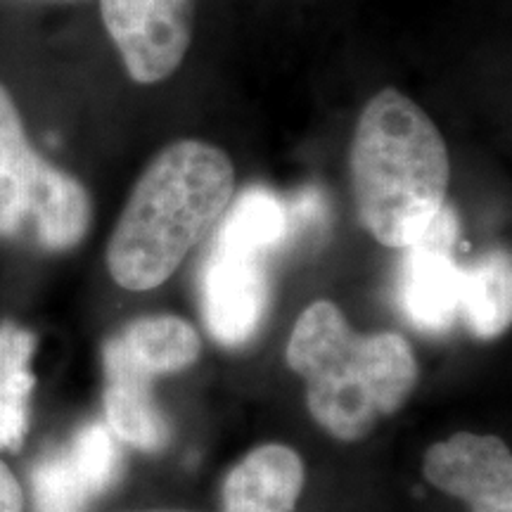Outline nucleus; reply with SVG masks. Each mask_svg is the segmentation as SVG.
I'll return each instance as SVG.
<instances>
[{
	"label": "nucleus",
	"mask_w": 512,
	"mask_h": 512,
	"mask_svg": "<svg viewBox=\"0 0 512 512\" xmlns=\"http://www.w3.org/2000/svg\"><path fill=\"white\" fill-rule=\"evenodd\" d=\"M235 195L233 162L204 140H176L145 166L107 245L114 283L131 292L159 287Z\"/></svg>",
	"instance_id": "1"
},
{
	"label": "nucleus",
	"mask_w": 512,
	"mask_h": 512,
	"mask_svg": "<svg viewBox=\"0 0 512 512\" xmlns=\"http://www.w3.org/2000/svg\"><path fill=\"white\" fill-rule=\"evenodd\" d=\"M287 245V204L268 188L240 192L221 216L200 271V306L223 347H242L261 328L271 306L268 256Z\"/></svg>",
	"instance_id": "4"
},
{
	"label": "nucleus",
	"mask_w": 512,
	"mask_h": 512,
	"mask_svg": "<svg viewBox=\"0 0 512 512\" xmlns=\"http://www.w3.org/2000/svg\"><path fill=\"white\" fill-rule=\"evenodd\" d=\"M287 363L306 380L313 420L342 441L363 439L399 411L418 382L411 344L396 332L358 335L330 302H313L294 325Z\"/></svg>",
	"instance_id": "3"
},
{
	"label": "nucleus",
	"mask_w": 512,
	"mask_h": 512,
	"mask_svg": "<svg viewBox=\"0 0 512 512\" xmlns=\"http://www.w3.org/2000/svg\"><path fill=\"white\" fill-rule=\"evenodd\" d=\"M458 230L456 211L444 207L425 233L406 247L399 299L406 318L422 332H444L460 316L465 268L453 259Z\"/></svg>",
	"instance_id": "8"
},
{
	"label": "nucleus",
	"mask_w": 512,
	"mask_h": 512,
	"mask_svg": "<svg viewBox=\"0 0 512 512\" xmlns=\"http://www.w3.org/2000/svg\"><path fill=\"white\" fill-rule=\"evenodd\" d=\"M91 216L88 190L31 145L22 114L0 83V238L67 252L86 238Z\"/></svg>",
	"instance_id": "5"
},
{
	"label": "nucleus",
	"mask_w": 512,
	"mask_h": 512,
	"mask_svg": "<svg viewBox=\"0 0 512 512\" xmlns=\"http://www.w3.org/2000/svg\"><path fill=\"white\" fill-rule=\"evenodd\" d=\"M121 441L105 420L79 427L72 439L31 465L29 484L36 512H83L121 477Z\"/></svg>",
	"instance_id": "7"
},
{
	"label": "nucleus",
	"mask_w": 512,
	"mask_h": 512,
	"mask_svg": "<svg viewBox=\"0 0 512 512\" xmlns=\"http://www.w3.org/2000/svg\"><path fill=\"white\" fill-rule=\"evenodd\" d=\"M349 169L358 219L384 247H411L446 207L451 162L444 138L430 114L396 88L363 107Z\"/></svg>",
	"instance_id": "2"
},
{
	"label": "nucleus",
	"mask_w": 512,
	"mask_h": 512,
	"mask_svg": "<svg viewBox=\"0 0 512 512\" xmlns=\"http://www.w3.org/2000/svg\"><path fill=\"white\" fill-rule=\"evenodd\" d=\"M34 332L17 323L0 325V451H19L29 430V401L36 377L31 358Z\"/></svg>",
	"instance_id": "12"
},
{
	"label": "nucleus",
	"mask_w": 512,
	"mask_h": 512,
	"mask_svg": "<svg viewBox=\"0 0 512 512\" xmlns=\"http://www.w3.org/2000/svg\"><path fill=\"white\" fill-rule=\"evenodd\" d=\"M460 316L482 339L498 337L510 328L512 266L508 252L496 249L465 268Z\"/></svg>",
	"instance_id": "13"
},
{
	"label": "nucleus",
	"mask_w": 512,
	"mask_h": 512,
	"mask_svg": "<svg viewBox=\"0 0 512 512\" xmlns=\"http://www.w3.org/2000/svg\"><path fill=\"white\" fill-rule=\"evenodd\" d=\"M15 3H27V5H74V3H83V0H15Z\"/></svg>",
	"instance_id": "15"
},
{
	"label": "nucleus",
	"mask_w": 512,
	"mask_h": 512,
	"mask_svg": "<svg viewBox=\"0 0 512 512\" xmlns=\"http://www.w3.org/2000/svg\"><path fill=\"white\" fill-rule=\"evenodd\" d=\"M102 368L105 422L114 437L147 453H159L169 446L171 425L152 394L157 370L128 354L117 337H110L102 347Z\"/></svg>",
	"instance_id": "10"
},
{
	"label": "nucleus",
	"mask_w": 512,
	"mask_h": 512,
	"mask_svg": "<svg viewBox=\"0 0 512 512\" xmlns=\"http://www.w3.org/2000/svg\"><path fill=\"white\" fill-rule=\"evenodd\" d=\"M425 475L472 512H512V456L498 437L460 432L439 441L427 451Z\"/></svg>",
	"instance_id": "9"
},
{
	"label": "nucleus",
	"mask_w": 512,
	"mask_h": 512,
	"mask_svg": "<svg viewBox=\"0 0 512 512\" xmlns=\"http://www.w3.org/2000/svg\"><path fill=\"white\" fill-rule=\"evenodd\" d=\"M24 510V494L17 477L12 475L8 465L0 460V512H22Z\"/></svg>",
	"instance_id": "14"
},
{
	"label": "nucleus",
	"mask_w": 512,
	"mask_h": 512,
	"mask_svg": "<svg viewBox=\"0 0 512 512\" xmlns=\"http://www.w3.org/2000/svg\"><path fill=\"white\" fill-rule=\"evenodd\" d=\"M304 486L302 458L292 448H256L223 482V512H292Z\"/></svg>",
	"instance_id": "11"
},
{
	"label": "nucleus",
	"mask_w": 512,
	"mask_h": 512,
	"mask_svg": "<svg viewBox=\"0 0 512 512\" xmlns=\"http://www.w3.org/2000/svg\"><path fill=\"white\" fill-rule=\"evenodd\" d=\"M197 0H100L102 24L136 83L169 79L188 55Z\"/></svg>",
	"instance_id": "6"
}]
</instances>
